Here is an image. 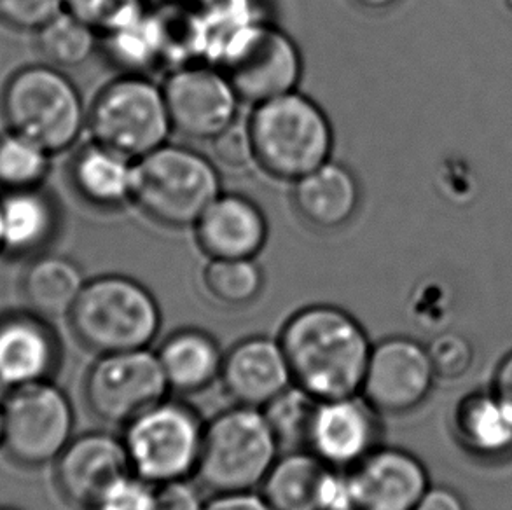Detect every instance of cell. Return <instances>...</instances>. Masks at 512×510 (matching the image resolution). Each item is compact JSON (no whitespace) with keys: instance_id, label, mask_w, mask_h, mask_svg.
<instances>
[{"instance_id":"47","label":"cell","mask_w":512,"mask_h":510,"mask_svg":"<svg viewBox=\"0 0 512 510\" xmlns=\"http://www.w3.org/2000/svg\"><path fill=\"white\" fill-rule=\"evenodd\" d=\"M507 4H509V7L512 9V0H507Z\"/></svg>"},{"instance_id":"32","label":"cell","mask_w":512,"mask_h":510,"mask_svg":"<svg viewBox=\"0 0 512 510\" xmlns=\"http://www.w3.org/2000/svg\"><path fill=\"white\" fill-rule=\"evenodd\" d=\"M63 6L98 34H105L144 13L147 0H63Z\"/></svg>"},{"instance_id":"13","label":"cell","mask_w":512,"mask_h":510,"mask_svg":"<svg viewBox=\"0 0 512 510\" xmlns=\"http://www.w3.org/2000/svg\"><path fill=\"white\" fill-rule=\"evenodd\" d=\"M436 380L429 352L415 339L392 336L371 348L360 395L380 414L422 406Z\"/></svg>"},{"instance_id":"30","label":"cell","mask_w":512,"mask_h":510,"mask_svg":"<svg viewBox=\"0 0 512 510\" xmlns=\"http://www.w3.org/2000/svg\"><path fill=\"white\" fill-rule=\"evenodd\" d=\"M319 400L299 386L291 385L285 392L263 407L264 416L275 434L280 453L305 451L312 427L313 414Z\"/></svg>"},{"instance_id":"41","label":"cell","mask_w":512,"mask_h":510,"mask_svg":"<svg viewBox=\"0 0 512 510\" xmlns=\"http://www.w3.org/2000/svg\"><path fill=\"white\" fill-rule=\"evenodd\" d=\"M493 392L497 393L500 399L506 400L507 404L512 407V353L500 366Z\"/></svg>"},{"instance_id":"16","label":"cell","mask_w":512,"mask_h":510,"mask_svg":"<svg viewBox=\"0 0 512 510\" xmlns=\"http://www.w3.org/2000/svg\"><path fill=\"white\" fill-rule=\"evenodd\" d=\"M130 470L125 444L109 432L74 435L55 460L56 490L69 505L86 510Z\"/></svg>"},{"instance_id":"4","label":"cell","mask_w":512,"mask_h":510,"mask_svg":"<svg viewBox=\"0 0 512 510\" xmlns=\"http://www.w3.org/2000/svg\"><path fill=\"white\" fill-rule=\"evenodd\" d=\"M0 114L6 130L34 140L51 156L76 144L88 123L76 84L49 63L28 65L7 79Z\"/></svg>"},{"instance_id":"26","label":"cell","mask_w":512,"mask_h":510,"mask_svg":"<svg viewBox=\"0 0 512 510\" xmlns=\"http://www.w3.org/2000/svg\"><path fill=\"white\" fill-rule=\"evenodd\" d=\"M458 434L481 456L507 455L512 449V407L497 393H478L457 414Z\"/></svg>"},{"instance_id":"31","label":"cell","mask_w":512,"mask_h":510,"mask_svg":"<svg viewBox=\"0 0 512 510\" xmlns=\"http://www.w3.org/2000/svg\"><path fill=\"white\" fill-rule=\"evenodd\" d=\"M49 154L34 140L6 130L0 135V187L21 191L42 187L49 173Z\"/></svg>"},{"instance_id":"1","label":"cell","mask_w":512,"mask_h":510,"mask_svg":"<svg viewBox=\"0 0 512 510\" xmlns=\"http://www.w3.org/2000/svg\"><path fill=\"white\" fill-rule=\"evenodd\" d=\"M292 383L317 400L360 393L371 341L348 311L333 304H312L285 322L280 336Z\"/></svg>"},{"instance_id":"39","label":"cell","mask_w":512,"mask_h":510,"mask_svg":"<svg viewBox=\"0 0 512 510\" xmlns=\"http://www.w3.org/2000/svg\"><path fill=\"white\" fill-rule=\"evenodd\" d=\"M205 510H275L257 491L219 493L208 500Z\"/></svg>"},{"instance_id":"44","label":"cell","mask_w":512,"mask_h":510,"mask_svg":"<svg viewBox=\"0 0 512 510\" xmlns=\"http://www.w3.org/2000/svg\"><path fill=\"white\" fill-rule=\"evenodd\" d=\"M2 442H4V402L0 399V449H2Z\"/></svg>"},{"instance_id":"45","label":"cell","mask_w":512,"mask_h":510,"mask_svg":"<svg viewBox=\"0 0 512 510\" xmlns=\"http://www.w3.org/2000/svg\"><path fill=\"white\" fill-rule=\"evenodd\" d=\"M0 510H20V509H14V507H0Z\"/></svg>"},{"instance_id":"38","label":"cell","mask_w":512,"mask_h":510,"mask_svg":"<svg viewBox=\"0 0 512 510\" xmlns=\"http://www.w3.org/2000/svg\"><path fill=\"white\" fill-rule=\"evenodd\" d=\"M317 510H355L352 486L346 470L327 467L320 483Z\"/></svg>"},{"instance_id":"37","label":"cell","mask_w":512,"mask_h":510,"mask_svg":"<svg viewBox=\"0 0 512 510\" xmlns=\"http://www.w3.org/2000/svg\"><path fill=\"white\" fill-rule=\"evenodd\" d=\"M207 502L189 479L156 486V510H205Z\"/></svg>"},{"instance_id":"15","label":"cell","mask_w":512,"mask_h":510,"mask_svg":"<svg viewBox=\"0 0 512 510\" xmlns=\"http://www.w3.org/2000/svg\"><path fill=\"white\" fill-rule=\"evenodd\" d=\"M62 341L48 318L34 311L0 313V392L55 378Z\"/></svg>"},{"instance_id":"17","label":"cell","mask_w":512,"mask_h":510,"mask_svg":"<svg viewBox=\"0 0 512 510\" xmlns=\"http://www.w3.org/2000/svg\"><path fill=\"white\" fill-rule=\"evenodd\" d=\"M348 472L355 510H415L429 490L427 469L404 449L380 446Z\"/></svg>"},{"instance_id":"40","label":"cell","mask_w":512,"mask_h":510,"mask_svg":"<svg viewBox=\"0 0 512 510\" xmlns=\"http://www.w3.org/2000/svg\"><path fill=\"white\" fill-rule=\"evenodd\" d=\"M415 510H467L464 500L448 488H429Z\"/></svg>"},{"instance_id":"5","label":"cell","mask_w":512,"mask_h":510,"mask_svg":"<svg viewBox=\"0 0 512 510\" xmlns=\"http://www.w3.org/2000/svg\"><path fill=\"white\" fill-rule=\"evenodd\" d=\"M280 455L263 409L235 404L205 423L194 476L214 495L261 490Z\"/></svg>"},{"instance_id":"11","label":"cell","mask_w":512,"mask_h":510,"mask_svg":"<svg viewBox=\"0 0 512 510\" xmlns=\"http://www.w3.org/2000/svg\"><path fill=\"white\" fill-rule=\"evenodd\" d=\"M217 67L240 100L257 105L296 91L303 76V56L282 28L257 21L229 46Z\"/></svg>"},{"instance_id":"2","label":"cell","mask_w":512,"mask_h":510,"mask_svg":"<svg viewBox=\"0 0 512 510\" xmlns=\"http://www.w3.org/2000/svg\"><path fill=\"white\" fill-rule=\"evenodd\" d=\"M67 318L79 345L97 355L149 348L161 329L153 292L123 275L86 280Z\"/></svg>"},{"instance_id":"18","label":"cell","mask_w":512,"mask_h":510,"mask_svg":"<svg viewBox=\"0 0 512 510\" xmlns=\"http://www.w3.org/2000/svg\"><path fill=\"white\" fill-rule=\"evenodd\" d=\"M221 381L235 404L257 409L294 385L280 341L263 334L242 339L224 352Z\"/></svg>"},{"instance_id":"43","label":"cell","mask_w":512,"mask_h":510,"mask_svg":"<svg viewBox=\"0 0 512 510\" xmlns=\"http://www.w3.org/2000/svg\"><path fill=\"white\" fill-rule=\"evenodd\" d=\"M179 2H182V4H187V6L191 7H203L207 6V4H210V2H214V0H179Z\"/></svg>"},{"instance_id":"7","label":"cell","mask_w":512,"mask_h":510,"mask_svg":"<svg viewBox=\"0 0 512 510\" xmlns=\"http://www.w3.org/2000/svg\"><path fill=\"white\" fill-rule=\"evenodd\" d=\"M203 432L194 407L167 397L128 421L121 439L133 474L160 486L196 474Z\"/></svg>"},{"instance_id":"42","label":"cell","mask_w":512,"mask_h":510,"mask_svg":"<svg viewBox=\"0 0 512 510\" xmlns=\"http://www.w3.org/2000/svg\"><path fill=\"white\" fill-rule=\"evenodd\" d=\"M353 2L369 11H383V9L395 6L399 0H353Z\"/></svg>"},{"instance_id":"24","label":"cell","mask_w":512,"mask_h":510,"mask_svg":"<svg viewBox=\"0 0 512 510\" xmlns=\"http://www.w3.org/2000/svg\"><path fill=\"white\" fill-rule=\"evenodd\" d=\"M86 278L76 262L62 255H39L30 262L21 292L27 308L41 317H69Z\"/></svg>"},{"instance_id":"25","label":"cell","mask_w":512,"mask_h":510,"mask_svg":"<svg viewBox=\"0 0 512 510\" xmlns=\"http://www.w3.org/2000/svg\"><path fill=\"white\" fill-rule=\"evenodd\" d=\"M326 469L308 449L282 453L264 479L261 495L275 510H317Z\"/></svg>"},{"instance_id":"14","label":"cell","mask_w":512,"mask_h":510,"mask_svg":"<svg viewBox=\"0 0 512 510\" xmlns=\"http://www.w3.org/2000/svg\"><path fill=\"white\" fill-rule=\"evenodd\" d=\"M381 414L360 393L319 400L308 451L333 469L350 470L380 448Z\"/></svg>"},{"instance_id":"35","label":"cell","mask_w":512,"mask_h":510,"mask_svg":"<svg viewBox=\"0 0 512 510\" xmlns=\"http://www.w3.org/2000/svg\"><path fill=\"white\" fill-rule=\"evenodd\" d=\"M430 362L434 367L436 378L443 380H457L471 367L472 346L460 334H441L429 346Z\"/></svg>"},{"instance_id":"27","label":"cell","mask_w":512,"mask_h":510,"mask_svg":"<svg viewBox=\"0 0 512 510\" xmlns=\"http://www.w3.org/2000/svg\"><path fill=\"white\" fill-rule=\"evenodd\" d=\"M200 21L201 62L219 65L229 46L257 21L254 0H214L198 7Z\"/></svg>"},{"instance_id":"21","label":"cell","mask_w":512,"mask_h":510,"mask_svg":"<svg viewBox=\"0 0 512 510\" xmlns=\"http://www.w3.org/2000/svg\"><path fill=\"white\" fill-rule=\"evenodd\" d=\"M156 353L170 392L194 395L221 380L224 352L210 332L196 327L179 329L158 346Z\"/></svg>"},{"instance_id":"20","label":"cell","mask_w":512,"mask_h":510,"mask_svg":"<svg viewBox=\"0 0 512 510\" xmlns=\"http://www.w3.org/2000/svg\"><path fill=\"white\" fill-rule=\"evenodd\" d=\"M292 200L306 224L322 231H333L352 221L357 212L359 182L345 165L329 159L296 180Z\"/></svg>"},{"instance_id":"3","label":"cell","mask_w":512,"mask_h":510,"mask_svg":"<svg viewBox=\"0 0 512 510\" xmlns=\"http://www.w3.org/2000/svg\"><path fill=\"white\" fill-rule=\"evenodd\" d=\"M247 123L256 165L275 179L296 182L331 159V121L298 91L257 104Z\"/></svg>"},{"instance_id":"22","label":"cell","mask_w":512,"mask_h":510,"mask_svg":"<svg viewBox=\"0 0 512 510\" xmlns=\"http://www.w3.org/2000/svg\"><path fill=\"white\" fill-rule=\"evenodd\" d=\"M135 161L105 145H84L70 163V184L91 207L116 210L132 201Z\"/></svg>"},{"instance_id":"10","label":"cell","mask_w":512,"mask_h":510,"mask_svg":"<svg viewBox=\"0 0 512 510\" xmlns=\"http://www.w3.org/2000/svg\"><path fill=\"white\" fill-rule=\"evenodd\" d=\"M167 378L151 348L98 355L84 378V400L97 420L125 427L167 399Z\"/></svg>"},{"instance_id":"19","label":"cell","mask_w":512,"mask_h":510,"mask_svg":"<svg viewBox=\"0 0 512 510\" xmlns=\"http://www.w3.org/2000/svg\"><path fill=\"white\" fill-rule=\"evenodd\" d=\"M194 228L196 242L210 259H254L268 240L263 210L242 194H219Z\"/></svg>"},{"instance_id":"36","label":"cell","mask_w":512,"mask_h":510,"mask_svg":"<svg viewBox=\"0 0 512 510\" xmlns=\"http://www.w3.org/2000/svg\"><path fill=\"white\" fill-rule=\"evenodd\" d=\"M65 11L63 0H0V21L14 30H41Z\"/></svg>"},{"instance_id":"6","label":"cell","mask_w":512,"mask_h":510,"mask_svg":"<svg viewBox=\"0 0 512 510\" xmlns=\"http://www.w3.org/2000/svg\"><path fill=\"white\" fill-rule=\"evenodd\" d=\"M219 194L214 161L182 145H161L133 165V203L168 228L194 226Z\"/></svg>"},{"instance_id":"34","label":"cell","mask_w":512,"mask_h":510,"mask_svg":"<svg viewBox=\"0 0 512 510\" xmlns=\"http://www.w3.org/2000/svg\"><path fill=\"white\" fill-rule=\"evenodd\" d=\"M210 142L215 165L224 166L231 172H242L256 163L249 123H238L236 119L233 125L222 130Z\"/></svg>"},{"instance_id":"28","label":"cell","mask_w":512,"mask_h":510,"mask_svg":"<svg viewBox=\"0 0 512 510\" xmlns=\"http://www.w3.org/2000/svg\"><path fill=\"white\" fill-rule=\"evenodd\" d=\"M98 32L69 11L55 16L37 30V46L44 60L56 69H77L98 48Z\"/></svg>"},{"instance_id":"46","label":"cell","mask_w":512,"mask_h":510,"mask_svg":"<svg viewBox=\"0 0 512 510\" xmlns=\"http://www.w3.org/2000/svg\"><path fill=\"white\" fill-rule=\"evenodd\" d=\"M0 254H2V231H0Z\"/></svg>"},{"instance_id":"9","label":"cell","mask_w":512,"mask_h":510,"mask_svg":"<svg viewBox=\"0 0 512 510\" xmlns=\"http://www.w3.org/2000/svg\"><path fill=\"white\" fill-rule=\"evenodd\" d=\"M2 402V449L9 460L27 469L55 463L74 437L76 414L69 395L49 380L14 388Z\"/></svg>"},{"instance_id":"12","label":"cell","mask_w":512,"mask_h":510,"mask_svg":"<svg viewBox=\"0 0 512 510\" xmlns=\"http://www.w3.org/2000/svg\"><path fill=\"white\" fill-rule=\"evenodd\" d=\"M161 90L172 128L184 137L212 140L238 119L242 100L212 63H187L170 70Z\"/></svg>"},{"instance_id":"8","label":"cell","mask_w":512,"mask_h":510,"mask_svg":"<svg viewBox=\"0 0 512 510\" xmlns=\"http://www.w3.org/2000/svg\"><path fill=\"white\" fill-rule=\"evenodd\" d=\"M86 128L93 142L133 161L167 144L173 130L161 86L140 74L104 86L88 109Z\"/></svg>"},{"instance_id":"23","label":"cell","mask_w":512,"mask_h":510,"mask_svg":"<svg viewBox=\"0 0 512 510\" xmlns=\"http://www.w3.org/2000/svg\"><path fill=\"white\" fill-rule=\"evenodd\" d=\"M58 228V208L41 187L0 196L2 254L30 255L48 247Z\"/></svg>"},{"instance_id":"29","label":"cell","mask_w":512,"mask_h":510,"mask_svg":"<svg viewBox=\"0 0 512 510\" xmlns=\"http://www.w3.org/2000/svg\"><path fill=\"white\" fill-rule=\"evenodd\" d=\"M201 283L215 304L238 310L261 296L263 269L254 259H210L203 269Z\"/></svg>"},{"instance_id":"33","label":"cell","mask_w":512,"mask_h":510,"mask_svg":"<svg viewBox=\"0 0 512 510\" xmlns=\"http://www.w3.org/2000/svg\"><path fill=\"white\" fill-rule=\"evenodd\" d=\"M86 510H156V486L128 472Z\"/></svg>"}]
</instances>
